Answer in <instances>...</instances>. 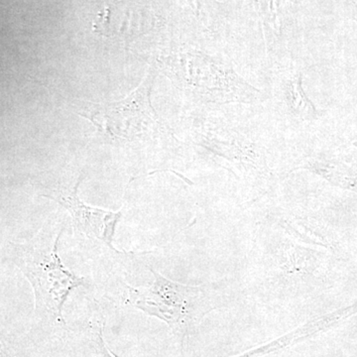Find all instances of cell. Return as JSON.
Returning <instances> with one entry per match:
<instances>
[{
  "instance_id": "1",
  "label": "cell",
  "mask_w": 357,
  "mask_h": 357,
  "mask_svg": "<svg viewBox=\"0 0 357 357\" xmlns=\"http://www.w3.org/2000/svg\"><path fill=\"white\" fill-rule=\"evenodd\" d=\"M62 232L64 229L53 238L42 232L34 243L21 246L17 264L32 284L37 309L64 321L63 309L70 292L88 283L84 277L77 276L63 264L58 253Z\"/></svg>"
},
{
  "instance_id": "2",
  "label": "cell",
  "mask_w": 357,
  "mask_h": 357,
  "mask_svg": "<svg viewBox=\"0 0 357 357\" xmlns=\"http://www.w3.org/2000/svg\"><path fill=\"white\" fill-rule=\"evenodd\" d=\"M149 287L128 286V303L150 316L163 319L171 326H187L203 318L215 304V297L204 287L173 282L152 271Z\"/></svg>"
},
{
  "instance_id": "3",
  "label": "cell",
  "mask_w": 357,
  "mask_h": 357,
  "mask_svg": "<svg viewBox=\"0 0 357 357\" xmlns=\"http://www.w3.org/2000/svg\"><path fill=\"white\" fill-rule=\"evenodd\" d=\"M81 182L82 178H79L73 187L58 189L53 196L46 195L45 197L57 202L69 211L75 227L79 234H83L89 238L98 239L115 251V227L121 220V213L102 210L84 204L77 194Z\"/></svg>"
},
{
  "instance_id": "4",
  "label": "cell",
  "mask_w": 357,
  "mask_h": 357,
  "mask_svg": "<svg viewBox=\"0 0 357 357\" xmlns=\"http://www.w3.org/2000/svg\"><path fill=\"white\" fill-rule=\"evenodd\" d=\"M300 70H290L279 76L276 96L286 114L300 121H309L317 117V109L307 98L302 84Z\"/></svg>"
},
{
  "instance_id": "5",
  "label": "cell",
  "mask_w": 357,
  "mask_h": 357,
  "mask_svg": "<svg viewBox=\"0 0 357 357\" xmlns=\"http://www.w3.org/2000/svg\"><path fill=\"white\" fill-rule=\"evenodd\" d=\"M211 133L215 137L213 139V145L220 150L222 156L238 160L257 158L255 145L236 129L229 128L222 123V128L215 129Z\"/></svg>"
}]
</instances>
